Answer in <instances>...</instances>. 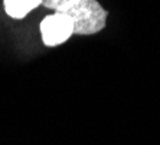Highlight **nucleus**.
<instances>
[{"instance_id":"1","label":"nucleus","mask_w":160,"mask_h":145,"mask_svg":"<svg viewBox=\"0 0 160 145\" xmlns=\"http://www.w3.org/2000/svg\"><path fill=\"white\" fill-rule=\"evenodd\" d=\"M59 13L69 16L75 35H95L105 27L107 10L97 0H77L72 6Z\"/></svg>"},{"instance_id":"2","label":"nucleus","mask_w":160,"mask_h":145,"mask_svg":"<svg viewBox=\"0 0 160 145\" xmlns=\"http://www.w3.org/2000/svg\"><path fill=\"white\" fill-rule=\"evenodd\" d=\"M41 33L43 45L53 48L62 45L74 35V23L65 13L55 12L41 22Z\"/></svg>"},{"instance_id":"4","label":"nucleus","mask_w":160,"mask_h":145,"mask_svg":"<svg viewBox=\"0 0 160 145\" xmlns=\"http://www.w3.org/2000/svg\"><path fill=\"white\" fill-rule=\"evenodd\" d=\"M77 0H42V4L45 7L52 9L55 12H63L67 10L69 6L75 3Z\"/></svg>"},{"instance_id":"3","label":"nucleus","mask_w":160,"mask_h":145,"mask_svg":"<svg viewBox=\"0 0 160 145\" xmlns=\"http://www.w3.org/2000/svg\"><path fill=\"white\" fill-rule=\"evenodd\" d=\"M4 12L12 19H23L42 4V0H3Z\"/></svg>"}]
</instances>
